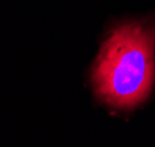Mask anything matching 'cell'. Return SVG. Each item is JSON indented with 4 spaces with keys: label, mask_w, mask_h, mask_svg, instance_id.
Returning <instances> with one entry per match:
<instances>
[{
    "label": "cell",
    "mask_w": 155,
    "mask_h": 147,
    "mask_svg": "<svg viewBox=\"0 0 155 147\" xmlns=\"http://www.w3.org/2000/svg\"><path fill=\"white\" fill-rule=\"evenodd\" d=\"M92 79L98 98L113 108L130 110L146 101L155 79L154 21H127L113 28Z\"/></svg>",
    "instance_id": "obj_1"
}]
</instances>
